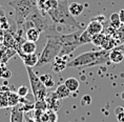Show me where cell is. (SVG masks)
I'll return each instance as SVG.
<instances>
[{
  "mask_svg": "<svg viewBox=\"0 0 124 122\" xmlns=\"http://www.w3.org/2000/svg\"><path fill=\"white\" fill-rule=\"evenodd\" d=\"M8 107H14L17 106L20 103V96L17 94V92H13V90H8Z\"/></svg>",
  "mask_w": 124,
  "mask_h": 122,
  "instance_id": "cell-19",
  "label": "cell"
},
{
  "mask_svg": "<svg viewBox=\"0 0 124 122\" xmlns=\"http://www.w3.org/2000/svg\"><path fill=\"white\" fill-rule=\"evenodd\" d=\"M22 25L24 26V30H27L30 27H36L38 29L40 32H46L49 29V23L47 22V20L44 18L43 14L40 12L38 8H36L31 15L27 16L25 21L23 22Z\"/></svg>",
  "mask_w": 124,
  "mask_h": 122,
  "instance_id": "cell-7",
  "label": "cell"
},
{
  "mask_svg": "<svg viewBox=\"0 0 124 122\" xmlns=\"http://www.w3.org/2000/svg\"><path fill=\"white\" fill-rule=\"evenodd\" d=\"M40 35H41V32L36 27H30L25 31V38L30 41L37 42L40 38Z\"/></svg>",
  "mask_w": 124,
  "mask_h": 122,
  "instance_id": "cell-17",
  "label": "cell"
},
{
  "mask_svg": "<svg viewBox=\"0 0 124 122\" xmlns=\"http://www.w3.org/2000/svg\"><path fill=\"white\" fill-rule=\"evenodd\" d=\"M25 67H26L30 84H31V87H32L35 99L36 100H44L46 98V96H47V89L44 86V84L40 80V77L37 76L32 67H30V66H25Z\"/></svg>",
  "mask_w": 124,
  "mask_h": 122,
  "instance_id": "cell-6",
  "label": "cell"
},
{
  "mask_svg": "<svg viewBox=\"0 0 124 122\" xmlns=\"http://www.w3.org/2000/svg\"><path fill=\"white\" fill-rule=\"evenodd\" d=\"M10 119H11V122H23L24 121V112L22 111L20 104L12 107Z\"/></svg>",
  "mask_w": 124,
  "mask_h": 122,
  "instance_id": "cell-14",
  "label": "cell"
},
{
  "mask_svg": "<svg viewBox=\"0 0 124 122\" xmlns=\"http://www.w3.org/2000/svg\"><path fill=\"white\" fill-rule=\"evenodd\" d=\"M19 56L22 59L24 65L25 66H30V67L36 66L39 60V56L36 53H33V54H19Z\"/></svg>",
  "mask_w": 124,
  "mask_h": 122,
  "instance_id": "cell-12",
  "label": "cell"
},
{
  "mask_svg": "<svg viewBox=\"0 0 124 122\" xmlns=\"http://www.w3.org/2000/svg\"><path fill=\"white\" fill-rule=\"evenodd\" d=\"M17 94L20 97H26L27 94H29V86L24 85V84L23 85H20L17 89Z\"/></svg>",
  "mask_w": 124,
  "mask_h": 122,
  "instance_id": "cell-30",
  "label": "cell"
},
{
  "mask_svg": "<svg viewBox=\"0 0 124 122\" xmlns=\"http://www.w3.org/2000/svg\"><path fill=\"white\" fill-rule=\"evenodd\" d=\"M92 35L89 34L86 30H83V32L81 34V36H80V42H81V44H86V43H92Z\"/></svg>",
  "mask_w": 124,
  "mask_h": 122,
  "instance_id": "cell-27",
  "label": "cell"
},
{
  "mask_svg": "<svg viewBox=\"0 0 124 122\" xmlns=\"http://www.w3.org/2000/svg\"><path fill=\"white\" fill-rule=\"evenodd\" d=\"M104 38H105V33L104 32L96 34V35H93V37H92V43L95 46H101Z\"/></svg>",
  "mask_w": 124,
  "mask_h": 122,
  "instance_id": "cell-24",
  "label": "cell"
},
{
  "mask_svg": "<svg viewBox=\"0 0 124 122\" xmlns=\"http://www.w3.org/2000/svg\"><path fill=\"white\" fill-rule=\"evenodd\" d=\"M62 48V43L59 35H47L46 36V43L42 53L39 56V60L36 66H43L45 64L52 63L53 60L59 56Z\"/></svg>",
  "mask_w": 124,
  "mask_h": 122,
  "instance_id": "cell-3",
  "label": "cell"
},
{
  "mask_svg": "<svg viewBox=\"0 0 124 122\" xmlns=\"http://www.w3.org/2000/svg\"><path fill=\"white\" fill-rule=\"evenodd\" d=\"M124 60V52L118 48L113 49L109 52V61L115 64H119Z\"/></svg>",
  "mask_w": 124,
  "mask_h": 122,
  "instance_id": "cell-15",
  "label": "cell"
},
{
  "mask_svg": "<svg viewBox=\"0 0 124 122\" xmlns=\"http://www.w3.org/2000/svg\"><path fill=\"white\" fill-rule=\"evenodd\" d=\"M36 49H37L36 42L26 40V41H23L21 43L20 48L17 49V53L18 54H33V53H36Z\"/></svg>",
  "mask_w": 124,
  "mask_h": 122,
  "instance_id": "cell-11",
  "label": "cell"
},
{
  "mask_svg": "<svg viewBox=\"0 0 124 122\" xmlns=\"http://www.w3.org/2000/svg\"><path fill=\"white\" fill-rule=\"evenodd\" d=\"M64 84L67 86V89H69L72 93H77L79 90L80 83H79L78 79H76V78H74V77L67 78V79L64 81Z\"/></svg>",
  "mask_w": 124,
  "mask_h": 122,
  "instance_id": "cell-18",
  "label": "cell"
},
{
  "mask_svg": "<svg viewBox=\"0 0 124 122\" xmlns=\"http://www.w3.org/2000/svg\"><path fill=\"white\" fill-rule=\"evenodd\" d=\"M46 115H47V122H57L58 121L57 112L53 111V109H46Z\"/></svg>",
  "mask_w": 124,
  "mask_h": 122,
  "instance_id": "cell-28",
  "label": "cell"
},
{
  "mask_svg": "<svg viewBox=\"0 0 124 122\" xmlns=\"http://www.w3.org/2000/svg\"><path fill=\"white\" fill-rule=\"evenodd\" d=\"M35 108L36 109H41V111H46L47 109V103L44 100H36L35 102Z\"/></svg>",
  "mask_w": 124,
  "mask_h": 122,
  "instance_id": "cell-29",
  "label": "cell"
},
{
  "mask_svg": "<svg viewBox=\"0 0 124 122\" xmlns=\"http://www.w3.org/2000/svg\"><path fill=\"white\" fill-rule=\"evenodd\" d=\"M109 52L106 49L101 51H89L77 56L73 60H70L67 67H92L96 65L104 64L109 61Z\"/></svg>",
  "mask_w": 124,
  "mask_h": 122,
  "instance_id": "cell-1",
  "label": "cell"
},
{
  "mask_svg": "<svg viewBox=\"0 0 124 122\" xmlns=\"http://www.w3.org/2000/svg\"><path fill=\"white\" fill-rule=\"evenodd\" d=\"M45 101L47 103V109H53L55 112H58L61 108L62 104H63V99L59 98L55 92H52L49 94L47 93Z\"/></svg>",
  "mask_w": 124,
  "mask_h": 122,
  "instance_id": "cell-9",
  "label": "cell"
},
{
  "mask_svg": "<svg viewBox=\"0 0 124 122\" xmlns=\"http://www.w3.org/2000/svg\"><path fill=\"white\" fill-rule=\"evenodd\" d=\"M8 90H0V108L8 107Z\"/></svg>",
  "mask_w": 124,
  "mask_h": 122,
  "instance_id": "cell-26",
  "label": "cell"
},
{
  "mask_svg": "<svg viewBox=\"0 0 124 122\" xmlns=\"http://www.w3.org/2000/svg\"><path fill=\"white\" fill-rule=\"evenodd\" d=\"M83 32V29H79L77 32H72L70 34H61L59 35L62 43V48L59 56H69L75 51L77 48L81 46L80 42V36Z\"/></svg>",
  "mask_w": 124,
  "mask_h": 122,
  "instance_id": "cell-5",
  "label": "cell"
},
{
  "mask_svg": "<svg viewBox=\"0 0 124 122\" xmlns=\"http://www.w3.org/2000/svg\"><path fill=\"white\" fill-rule=\"evenodd\" d=\"M37 8L41 13H48L58 5V0H36Z\"/></svg>",
  "mask_w": 124,
  "mask_h": 122,
  "instance_id": "cell-10",
  "label": "cell"
},
{
  "mask_svg": "<svg viewBox=\"0 0 124 122\" xmlns=\"http://www.w3.org/2000/svg\"><path fill=\"white\" fill-rule=\"evenodd\" d=\"M87 32L91 34V35H96V34H99V33H102L104 31V24L99 22L97 20H93L91 19L89 23L86 25V29H85Z\"/></svg>",
  "mask_w": 124,
  "mask_h": 122,
  "instance_id": "cell-13",
  "label": "cell"
},
{
  "mask_svg": "<svg viewBox=\"0 0 124 122\" xmlns=\"http://www.w3.org/2000/svg\"><path fill=\"white\" fill-rule=\"evenodd\" d=\"M55 93H56V95H57L59 98H61V99L69 98V97L70 96V94H72V92L67 89V86L64 83L63 84H59L58 87L55 90Z\"/></svg>",
  "mask_w": 124,
  "mask_h": 122,
  "instance_id": "cell-20",
  "label": "cell"
},
{
  "mask_svg": "<svg viewBox=\"0 0 124 122\" xmlns=\"http://www.w3.org/2000/svg\"><path fill=\"white\" fill-rule=\"evenodd\" d=\"M92 19H93V20H97V21H99V22H101V23H103V24L107 21L106 17H105L104 15H97V16L93 17Z\"/></svg>",
  "mask_w": 124,
  "mask_h": 122,
  "instance_id": "cell-32",
  "label": "cell"
},
{
  "mask_svg": "<svg viewBox=\"0 0 124 122\" xmlns=\"http://www.w3.org/2000/svg\"><path fill=\"white\" fill-rule=\"evenodd\" d=\"M8 5L15 11V20L18 25H22L29 15H31L37 8L36 0H12Z\"/></svg>",
  "mask_w": 124,
  "mask_h": 122,
  "instance_id": "cell-4",
  "label": "cell"
},
{
  "mask_svg": "<svg viewBox=\"0 0 124 122\" xmlns=\"http://www.w3.org/2000/svg\"><path fill=\"white\" fill-rule=\"evenodd\" d=\"M117 48H118V49H121V51H123V52H124V42L122 43V44L118 45V46H117Z\"/></svg>",
  "mask_w": 124,
  "mask_h": 122,
  "instance_id": "cell-34",
  "label": "cell"
},
{
  "mask_svg": "<svg viewBox=\"0 0 124 122\" xmlns=\"http://www.w3.org/2000/svg\"><path fill=\"white\" fill-rule=\"evenodd\" d=\"M52 21L57 25H67L70 27L83 29L78 21L75 20V17L70 13L67 0H58V5L47 13Z\"/></svg>",
  "mask_w": 124,
  "mask_h": 122,
  "instance_id": "cell-2",
  "label": "cell"
},
{
  "mask_svg": "<svg viewBox=\"0 0 124 122\" xmlns=\"http://www.w3.org/2000/svg\"><path fill=\"white\" fill-rule=\"evenodd\" d=\"M69 11L74 17L80 16L84 11V5L80 2H72L69 4Z\"/></svg>",
  "mask_w": 124,
  "mask_h": 122,
  "instance_id": "cell-16",
  "label": "cell"
},
{
  "mask_svg": "<svg viewBox=\"0 0 124 122\" xmlns=\"http://www.w3.org/2000/svg\"><path fill=\"white\" fill-rule=\"evenodd\" d=\"M69 61H70V58L67 55L66 56H57L51 63L52 71L57 74L61 73L62 71H64L67 67Z\"/></svg>",
  "mask_w": 124,
  "mask_h": 122,
  "instance_id": "cell-8",
  "label": "cell"
},
{
  "mask_svg": "<svg viewBox=\"0 0 124 122\" xmlns=\"http://www.w3.org/2000/svg\"><path fill=\"white\" fill-rule=\"evenodd\" d=\"M40 80L42 81V83L44 84V86L46 89H51L54 87L55 85V79L53 77V75L51 74H43L40 76Z\"/></svg>",
  "mask_w": 124,
  "mask_h": 122,
  "instance_id": "cell-21",
  "label": "cell"
},
{
  "mask_svg": "<svg viewBox=\"0 0 124 122\" xmlns=\"http://www.w3.org/2000/svg\"><path fill=\"white\" fill-rule=\"evenodd\" d=\"M122 24L120 20V17H119V13H113L109 17V25L113 26L114 29H119L120 25Z\"/></svg>",
  "mask_w": 124,
  "mask_h": 122,
  "instance_id": "cell-23",
  "label": "cell"
},
{
  "mask_svg": "<svg viewBox=\"0 0 124 122\" xmlns=\"http://www.w3.org/2000/svg\"><path fill=\"white\" fill-rule=\"evenodd\" d=\"M11 76H12V73L7 66V64L0 63V78H2V79H10Z\"/></svg>",
  "mask_w": 124,
  "mask_h": 122,
  "instance_id": "cell-25",
  "label": "cell"
},
{
  "mask_svg": "<svg viewBox=\"0 0 124 122\" xmlns=\"http://www.w3.org/2000/svg\"><path fill=\"white\" fill-rule=\"evenodd\" d=\"M92 104V97L89 95H84L81 98V105L85 106V105H89Z\"/></svg>",
  "mask_w": 124,
  "mask_h": 122,
  "instance_id": "cell-31",
  "label": "cell"
},
{
  "mask_svg": "<svg viewBox=\"0 0 124 122\" xmlns=\"http://www.w3.org/2000/svg\"><path fill=\"white\" fill-rule=\"evenodd\" d=\"M113 37L117 40V42L119 45L122 44L124 42V23H122L119 29L116 30V33H115V35Z\"/></svg>",
  "mask_w": 124,
  "mask_h": 122,
  "instance_id": "cell-22",
  "label": "cell"
},
{
  "mask_svg": "<svg viewBox=\"0 0 124 122\" xmlns=\"http://www.w3.org/2000/svg\"><path fill=\"white\" fill-rule=\"evenodd\" d=\"M119 17H120L121 22L124 23V8H122V10H120V12H119Z\"/></svg>",
  "mask_w": 124,
  "mask_h": 122,
  "instance_id": "cell-33",
  "label": "cell"
}]
</instances>
